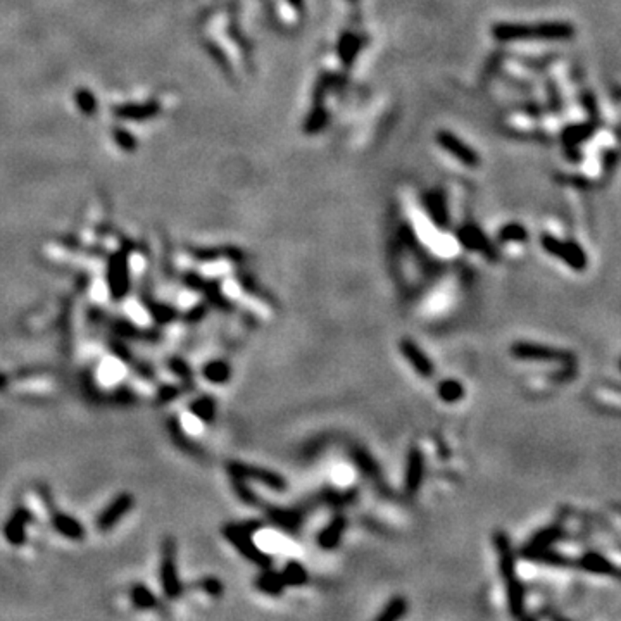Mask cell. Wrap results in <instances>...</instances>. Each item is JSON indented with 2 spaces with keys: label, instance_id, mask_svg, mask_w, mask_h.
<instances>
[{
  "label": "cell",
  "instance_id": "6da1fadb",
  "mask_svg": "<svg viewBox=\"0 0 621 621\" xmlns=\"http://www.w3.org/2000/svg\"><path fill=\"white\" fill-rule=\"evenodd\" d=\"M128 249H120L109 256L107 263V288L113 301L120 302L130 294V263Z\"/></svg>",
  "mask_w": 621,
  "mask_h": 621
},
{
  "label": "cell",
  "instance_id": "7a4b0ae2",
  "mask_svg": "<svg viewBox=\"0 0 621 621\" xmlns=\"http://www.w3.org/2000/svg\"><path fill=\"white\" fill-rule=\"evenodd\" d=\"M174 547L173 539H166L163 544V556H160V585L166 594V597L176 599L181 594V585L178 580L176 563H174Z\"/></svg>",
  "mask_w": 621,
  "mask_h": 621
},
{
  "label": "cell",
  "instance_id": "3957f363",
  "mask_svg": "<svg viewBox=\"0 0 621 621\" xmlns=\"http://www.w3.org/2000/svg\"><path fill=\"white\" fill-rule=\"evenodd\" d=\"M133 504H135V501H133V495L131 494H128V492H121V494H118L116 497H114L113 501L106 506V508H104V511L97 516V519H95L97 530L102 533L111 532V530H113L114 526H116L118 523H120L121 519H123L124 516L131 511Z\"/></svg>",
  "mask_w": 621,
  "mask_h": 621
},
{
  "label": "cell",
  "instance_id": "277c9868",
  "mask_svg": "<svg viewBox=\"0 0 621 621\" xmlns=\"http://www.w3.org/2000/svg\"><path fill=\"white\" fill-rule=\"evenodd\" d=\"M31 521V512L26 508L19 506L14 509L10 518L3 525V537L10 546H23L26 542V528Z\"/></svg>",
  "mask_w": 621,
  "mask_h": 621
},
{
  "label": "cell",
  "instance_id": "5b68a950",
  "mask_svg": "<svg viewBox=\"0 0 621 621\" xmlns=\"http://www.w3.org/2000/svg\"><path fill=\"white\" fill-rule=\"evenodd\" d=\"M160 113V106L156 100H149V102H130V104H121L113 109V114L118 120L123 121H147L156 118Z\"/></svg>",
  "mask_w": 621,
  "mask_h": 621
},
{
  "label": "cell",
  "instance_id": "8992f818",
  "mask_svg": "<svg viewBox=\"0 0 621 621\" xmlns=\"http://www.w3.org/2000/svg\"><path fill=\"white\" fill-rule=\"evenodd\" d=\"M544 245L547 247L549 252H553L554 256L561 257L563 261H566L571 268L575 270H585L587 266V257L582 252L580 247H577L575 243H563L557 242L556 239H546L544 240Z\"/></svg>",
  "mask_w": 621,
  "mask_h": 621
},
{
  "label": "cell",
  "instance_id": "52a82bcc",
  "mask_svg": "<svg viewBox=\"0 0 621 621\" xmlns=\"http://www.w3.org/2000/svg\"><path fill=\"white\" fill-rule=\"evenodd\" d=\"M52 526H54L55 532L69 540H82L85 537V528L82 526V523L73 516L59 512L57 509L52 511Z\"/></svg>",
  "mask_w": 621,
  "mask_h": 621
},
{
  "label": "cell",
  "instance_id": "ba28073f",
  "mask_svg": "<svg viewBox=\"0 0 621 621\" xmlns=\"http://www.w3.org/2000/svg\"><path fill=\"white\" fill-rule=\"evenodd\" d=\"M515 354H518L519 358H528V359H542V361H561V362H570L571 355L568 352L563 351H554V349L547 347H537V345H518L515 349Z\"/></svg>",
  "mask_w": 621,
  "mask_h": 621
},
{
  "label": "cell",
  "instance_id": "9c48e42d",
  "mask_svg": "<svg viewBox=\"0 0 621 621\" xmlns=\"http://www.w3.org/2000/svg\"><path fill=\"white\" fill-rule=\"evenodd\" d=\"M257 544L266 554H288L294 553V544L288 542L284 535L271 530H264L257 535Z\"/></svg>",
  "mask_w": 621,
  "mask_h": 621
},
{
  "label": "cell",
  "instance_id": "30bf717a",
  "mask_svg": "<svg viewBox=\"0 0 621 621\" xmlns=\"http://www.w3.org/2000/svg\"><path fill=\"white\" fill-rule=\"evenodd\" d=\"M75 100H76V106H78L80 113L86 118H92L97 114V109H99V102H97L95 95L93 92H90L89 89H78L75 93Z\"/></svg>",
  "mask_w": 621,
  "mask_h": 621
},
{
  "label": "cell",
  "instance_id": "8fae6325",
  "mask_svg": "<svg viewBox=\"0 0 621 621\" xmlns=\"http://www.w3.org/2000/svg\"><path fill=\"white\" fill-rule=\"evenodd\" d=\"M131 601L140 609H154V606L157 604L154 594L145 585L140 584L131 588Z\"/></svg>",
  "mask_w": 621,
  "mask_h": 621
},
{
  "label": "cell",
  "instance_id": "7c38bea8",
  "mask_svg": "<svg viewBox=\"0 0 621 621\" xmlns=\"http://www.w3.org/2000/svg\"><path fill=\"white\" fill-rule=\"evenodd\" d=\"M190 411L195 418H198V420L211 421L212 418H214L216 406H214V402H212L211 397H201V399H197L192 402Z\"/></svg>",
  "mask_w": 621,
  "mask_h": 621
},
{
  "label": "cell",
  "instance_id": "4fadbf2b",
  "mask_svg": "<svg viewBox=\"0 0 621 621\" xmlns=\"http://www.w3.org/2000/svg\"><path fill=\"white\" fill-rule=\"evenodd\" d=\"M584 568H587L592 573H601V575H621L620 571H616L613 568L611 563L604 559V557L597 556V554H591L584 559Z\"/></svg>",
  "mask_w": 621,
  "mask_h": 621
},
{
  "label": "cell",
  "instance_id": "5bb4252c",
  "mask_svg": "<svg viewBox=\"0 0 621 621\" xmlns=\"http://www.w3.org/2000/svg\"><path fill=\"white\" fill-rule=\"evenodd\" d=\"M204 376L211 383H223L230 378V368L221 361H212L204 366Z\"/></svg>",
  "mask_w": 621,
  "mask_h": 621
},
{
  "label": "cell",
  "instance_id": "9a60e30c",
  "mask_svg": "<svg viewBox=\"0 0 621 621\" xmlns=\"http://www.w3.org/2000/svg\"><path fill=\"white\" fill-rule=\"evenodd\" d=\"M113 138L114 142L118 144V147L123 149L124 152H135L138 149V142L137 138L133 137V133H130L128 130L124 128H113Z\"/></svg>",
  "mask_w": 621,
  "mask_h": 621
},
{
  "label": "cell",
  "instance_id": "2e32d148",
  "mask_svg": "<svg viewBox=\"0 0 621 621\" xmlns=\"http://www.w3.org/2000/svg\"><path fill=\"white\" fill-rule=\"evenodd\" d=\"M404 352H406V355H407V358H409V361L413 362V364L416 366V368L420 369V371L423 373V375H432V366L428 364L427 359H425L423 355L420 354V351H418V349L414 347V345L406 344V347H404Z\"/></svg>",
  "mask_w": 621,
  "mask_h": 621
},
{
  "label": "cell",
  "instance_id": "e0dca14e",
  "mask_svg": "<svg viewBox=\"0 0 621 621\" xmlns=\"http://www.w3.org/2000/svg\"><path fill=\"white\" fill-rule=\"evenodd\" d=\"M441 396L444 397L445 400H454L461 396V389H459L458 383H445L444 387L441 389Z\"/></svg>",
  "mask_w": 621,
  "mask_h": 621
},
{
  "label": "cell",
  "instance_id": "ac0fdd59",
  "mask_svg": "<svg viewBox=\"0 0 621 621\" xmlns=\"http://www.w3.org/2000/svg\"><path fill=\"white\" fill-rule=\"evenodd\" d=\"M333 480L337 481L338 485H347L351 483L352 473L349 471V467H337V470L333 471Z\"/></svg>",
  "mask_w": 621,
  "mask_h": 621
},
{
  "label": "cell",
  "instance_id": "d6986e66",
  "mask_svg": "<svg viewBox=\"0 0 621 621\" xmlns=\"http://www.w3.org/2000/svg\"><path fill=\"white\" fill-rule=\"evenodd\" d=\"M7 383H9V378H7V376L3 375V373H0V390L6 389Z\"/></svg>",
  "mask_w": 621,
  "mask_h": 621
},
{
  "label": "cell",
  "instance_id": "ffe728a7",
  "mask_svg": "<svg viewBox=\"0 0 621 621\" xmlns=\"http://www.w3.org/2000/svg\"><path fill=\"white\" fill-rule=\"evenodd\" d=\"M620 366H621V364H620Z\"/></svg>",
  "mask_w": 621,
  "mask_h": 621
}]
</instances>
